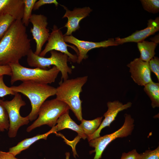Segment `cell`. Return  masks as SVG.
<instances>
[{
	"label": "cell",
	"instance_id": "cell-15",
	"mask_svg": "<svg viewBox=\"0 0 159 159\" xmlns=\"http://www.w3.org/2000/svg\"><path fill=\"white\" fill-rule=\"evenodd\" d=\"M147 25V27L145 29L136 31L129 36L122 38L117 37L115 39L118 45L126 42L138 43L144 41L146 38L159 30V17L155 19L148 20Z\"/></svg>",
	"mask_w": 159,
	"mask_h": 159
},
{
	"label": "cell",
	"instance_id": "cell-12",
	"mask_svg": "<svg viewBox=\"0 0 159 159\" xmlns=\"http://www.w3.org/2000/svg\"><path fill=\"white\" fill-rule=\"evenodd\" d=\"M129 68L131 77L138 85L144 86L153 81L148 62L144 61L140 58L135 59L127 64Z\"/></svg>",
	"mask_w": 159,
	"mask_h": 159
},
{
	"label": "cell",
	"instance_id": "cell-13",
	"mask_svg": "<svg viewBox=\"0 0 159 159\" xmlns=\"http://www.w3.org/2000/svg\"><path fill=\"white\" fill-rule=\"evenodd\" d=\"M132 103L128 102L123 104L118 100L107 102V111L104 114L105 117L97 130L92 135L87 138L88 141L90 140L100 137V133L102 129L107 126L110 127V125L115 120L118 113L124 110L130 108Z\"/></svg>",
	"mask_w": 159,
	"mask_h": 159
},
{
	"label": "cell",
	"instance_id": "cell-6",
	"mask_svg": "<svg viewBox=\"0 0 159 159\" xmlns=\"http://www.w3.org/2000/svg\"><path fill=\"white\" fill-rule=\"evenodd\" d=\"M50 52V57H44L36 54L31 49L27 56L26 61L28 65L45 69H47L51 65L55 66L61 72L62 80L68 79V74H71L72 72V69L67 64L69 60V57L67 55L55 50Z\"/></svg>",
	"mask_w": 159,
	"mask_h": 159
},
{
	"label": "cell",
	"instance_id": "cell-1",
	"mask_svg": "<svg viewBox=\"0 0 159 159\" xmlns=\"http://www.w3.org/2000/svg\"><path fill=\"white\" fill-rule=\"evenodd\" d=\"M31 49L26 26L21 20H15L0 40V65L19 63Z\"/></svg>",
	"mask_w": 159,
	"mask_h": 159
},
{
	"label": "cell",
	"instance_id": "cell-7",
	"mask_svg": "<svg viewBox=\"0 0 159 159\" xmlns=\"http://www.w3.org/2000/svg\"><path fill=\"white\" fill-rule=\"evenodd\" d=\"M13 98L10 100H2L1 104L7 112L9 122L8 135L10 138L15 137L19 128L27 125L30 120L28 115L21 116L20 113L21 108L26 105L21 95L15 93Z\"/></svg>",
	"mask_w": 159,
	"mask_h": 159
},
{
	"label": "cell",
	"instance_id": "cell-18",
	"mask_svg": "<svg viewBox=\"0 0 159 159\" xmlns=\"http://www.w3.org/2000/svg\"><path fill=\"white\" fill-rule=\"evenodd\" d=\"M57 124L55 126L57 132L65 129H69L76 132L80 138L85 140L87 138L80 126L77 124L71 118L69 115V111L59 117Z\"/></svg>",
	"mask_w": 159,
	"mask_h": 159
},
{
	"label": "cell",
	"instance_id": "cell-10",
	"mask_svg": "<svg viewBox=\"0 0 159 159\" xmlns=\"http://www.w3.org/2000/svg\"><path fill=\"white\" fill-rule=\"evenodd\" d=\"M29 22L33 25L30 32L36 43V50L34 53L39 55L43 46L47 41L50 35L49 29L47 28V18L44 15L34 14L32 15Z\"/></svg>",
	"mask_w": 159,
	"mask_h": 159
},
{
	"label": "cell",
	"instance_id": "cell-29",
	"mask_svg": "<svg viewBox=\"0 0 159 159\" xmlns=\"http://www.w3.org/2000/svg\"><path fill=\"white\" fill-rule=\"evenodd\" d=\"M54 4L56 6H57L59 3L56 0H39L35 3L33 10L34 11L39 9L42 6L47 4Z\"/></svg>",
	"mask_w": 159,
	"mask_h": 159
},
{
	"label": "cell",
	"instance_id": "cell-34",
	"mask_svg": "<svg viewBox=\"0 0 159 159\" xmlns=\"http://www.w3.org/2000/svg\"><path fill=\"white\" fill-rule=\"evenodd\" d=\"M66 159H69L70 154L69 152H66L65 153Z\"/></svg>",
	"mask_w": 159,
	"mask_h": 159
},
{
	"label": "cell",
	"instance_id": "cell-4",
	"mask_svg": "<svg viewBox=\"0 0 159 159\" xmlns=\"http://www.w3.org/2000/svg\"><path fill=\"white\" fill-rule=\"evenodd\" d=\"M8 65L11 69L10 83L13 85L18 81L22 82L33 81L48 84L54 82L59 70L55 66L49 69L39 68H28L22 66L19 63H9Z\"/></svg>",
	"mask_w": 159,
	"mask_h": 159
},
{
	"label": "cell",
	"instance_id": "cell-33",
	"mask_svg": "<svg viewBox=\"0 0 159 159\" xmlns=\"http://www.w3.org/2000/svg\"><path fill=\"white\" fill-rule=\"evenodd\" d=\"M152 42L154 43L158 44L159 43V35H157L154 36V37L150 39Z\"/></svg>",
	"mask_w": 159,
	"mask_h": 159
},
{
	"label": "cell",
	"instance_id": "cell-23",
	"mask_svg": "<svg viewBox=\"0 0 159 159\" xmlns=\"http://www.w3.org/2000/svg\"><path fill=\"white\" fill-rule=\"evenodd\" d=\"M15 20L7 14H0V40L8 30Z\"/></svg>",
	"mask_w": 159,
	"mask_h": 159
},
{
	"label": "cell",
	"instance_id": "cell-11",
	"mask_svg": "<svg viewBox=\"0 0 159 159\" xmlns=\"http://www.w3.org/2000/svg\"><path fill=\"white\" fill-rule=\"evenodd\" d=\"M64 39L66 43L72 44L76 47L78 52L77 62L78 64H80L83 59L88 58L87 52L91 49L118 45L113 38L99 42H94L79 39L72 35L66 36L64 34Z\"/></svg>",
	"mask_w": 159,
	"mask_h": 159
},
{
	"label": "cell",
	"instance_id": "cell-30",
	"mask_svg": "<svg viewBox=\"0 0 159 159\" xmlns=\"http://www.w3.org/2000/svg\"><path fill=\"white\" fill-rule=\"evenodd\" d=\"M140 157V154L134 149L127 153H123L120 159H139Z\"/></svg>",
	"mask_w": 159,
	"mask_h": 159
},
{
	"label": "cell",
	"instance_id": "cell-25",
	"mask_svg": "<svg viewBox=\"0 0 159 159\" xmlns=\"http://www.w3.org/2000/svg\"><path fill=\"white\" fill-rule=\"evenodd\" d=\"M144 9L148 12L155 14L159 11V0H141Z\"/></svg>",
	"mask_w": 159,
	"mask_h": 159
},
{
	"label": "cell",
	"instance_id": "cell-8",
	"mask_svg": "<svg viewBox=\"0 0 159 159\" xmlns=\"http://www.w3.org/2000/svg\"><path fill=\"white\" fill-rule=\"evenodd\" d=\"M125 121L122 126L118 130L111 134L100 136L89 141V145L95 148V155L93 159H100L107 146L117 138H122L130 135L134 128V120L130 115H124Z\"/></svg>",
	"mask_w": 159,
	"mask_h": 159
},
{
	"label": "cell",
	"instance_id": "cell-9",
	"mask_svg": "<svg viewBox=\"0 0 159 159\" xmlns=\"http://www.w3.org/2000/svg\"><path fill=\"white\" fill-rule=\"evenodd\" d=\"M47 41L39 56L44 57L48 52L55 50L67 55L69 60L73 62H77L78 54L77 49L66 43L64 40V35L56 25H53Z\"/></svg>",
	"mask_w": 159,
	"mask_h": 159
},
{
	"label": "cell",
	"instance_id": "cell-14",
	"mask_svg": "<svg viewBox=\"0 0 159 159\" xmlns=\"http://www.w3.org/2000/svg\"><path fill=\"white\" fill-rule=\"evenodd\" d=\"M66 12L62 18H67V21L64 27L67 28V31L64 34L66 36L72 35L73 32L78 30L80 28V23L84 18L89 16L92 9L89 6L82 8H74L72 10H69L63 6Z\"/></svg>",
	"mask_w": 159,
	"mask_h": 159
},
{
	"label": "cell",
	"instance_id": "cell-21",
	"mask_svg": "<svg viewBox=\"0 0 159 159\" xmlns=\"http://www.w3.org/2000/svg\"><path fill=\"white\" fill-rule=\"evenodd\" d=\"M102 117H99L92 120L82 119L80 125L87 138L93 135L98 129L102 120Z\"/></svg>",
	"mask_w": 159,
	"mask_h": 159
},
{
	"label": "cell",
	"instance_id": "cell-26",
	"mask_svg": "<svg viewBox=\"0 0 159 159\" xmlns=\"http://www.w3.org/2000/svg\"><path fill=\"white\" fill-rule=\"evenodd\" d=\"M139 159H159V146L154 150H148L140 154Z\"/></svg>",
	"mask_w": 159,
	"mask_h": 159
},
{
	"label": "cell",
	"instance_id": "cell-17",
	"mask_svg": "<svg viewBox=\"0 0 159 159\" xmlns=\"http://www.w3.org/2000/svg\"><path fill=\"white\" fill-rule=\"evenodd\" d=\"M57 132V127L55 125L45 133L38 134L32 138L24 139L19 143L16 146L10 148L9 152L16 156L22 151L28 148L37 141L42 139L46 140L49 135L52 133H56Z\"/></svg>",
	"mask_w": 159,
	"mask_h": 159
},
{
	"label": "cell",
	"instance_id": "cell-22",
	"mask_svg": "<svg viewBox=\"0 0 159 159\" xmlns=\"http://www.w3.org/2000/svg\"><path fill=\"white\" fill-rule=\"evenodd\" d=\"M24 9L23 16L21 21L26 26L29 25V20L32 16V11L34 6L37 0H23Z\"/></svg>",
	"mask_w": 159,
	"mask_h": 159
},
{
	"label": "cell",
	"instance_id": "cell-27",
	"mask_svg": "<svg viewBox=\"0 0 159 159\" xmlns=\"http://www.w3.org/2000/svg\"><path fill=\"white\" fill-rule=\"evenodd\" d=\"M15 92L6 86L4 81V76H0V97H3L8 95H14Z\"/></svg>",
	"mask_w": 159,
	"mask_h": 159
},
{
	"label": "cell",
	"instance_id": "cell-31",
	"mask_svg": "<svg viewBox=\"0 0 159 159\" xmlns=\"http://www.w3.org/2000/svg\"><path fill=\"white\" fill-rule=\"evenodd\" d=\"M11 69L9 65H0V76L4 75L11 76Z\"/></svg>",
	"mask_w": 159,
	"mask_h": 159
},
{
	"label": "cell",
	"instance_id": "cell-24",
	"mask_svg": "<svg viewBox=\"0 0 159 159\" xmlns=\"http://www.w3.org/2000/svg\"><path fill=\"white\" fill-rule=\"evenodd\" d=\"M2 100L0 99V132L8 130L9 122L6 110L1 104Z\"/></svg>",
	"mask_w": 159,
	"mask_h": 159
},
{
	"label": "cell",
	"instance_id": "cell-2",
	"mask_svg": "<svg viewBox=\"0 0 159 159\" xmlns=\"http://www.w3.org/2000/svg\"><path fill=\"white\" fill-rule=\"evenodd\" d=\"M87 80L88 76H85L62 80L56 88V98L67 104L80 121L83 118L80 94Z\"/></svg>",
	"mask_w": 159,
	"mask_h": 159
},
{
	"label": "cell",
	"instance_id": "cell-28",
	"mask_svg": "<svg viewBox=\"0 0 159 159\" xmlns=\"http://www.w3.org/2000/svg\"><path fill=\"white\" fill-rule=\"evenodd\" d=\"M149 68L151 71L153 72L156 76L159 81V58L154 57L148 62Z\"/></svg>",
	"mask_w": 159,
	"mask_h": 159
},
{
	"label": "cell",
	"instance_id": "cell-20",
	"mask_svg": "<svg viewBox=\"0 0 159 159\" xmlns=\"http://www.w3.org/2000/svg\"><path fill=\"white\" fill-rule=\"evenodd\" d=\"M144 90L150 98L153 108L159 107V83L152 81L144 86Z\"/></svg>",
	"mask_w": 159,
	"mask_h": 159
},
{
	"label": "cell",
	"instance_id": "cell-32",
	"mask_svg": "<svg viewBox=\"0 0 159 159\" xmlns=\"http://www.w3.org/2000/svg\"><path fill=\"white\" fill-rule=\"evenodd\" d=\"M0 159H20L17 158L13 154L9 152H5L0 150Z\"/></svg>",
	"mask_w": 159,
	"mask_h": 159
},
{
	"label": "cell",
	"instance_id": "cell-16",
	"mask_svg": "<svg viewBox=\"0 0 159 159\" xmlns=\"http://www.w3.org/2000/svg\"><path fill=\"white\" fill-rule=\"evenodd\" d=\"M24 6L23 0H0V14H7L15 20H21Z\"/></svg>",
	"mask_w": 159,
	"mask_h": 159
},
{
	"label": "cell",
	"instance_id": "cell-5",
	"mask_svg": "<svg viewBox=\"0 0 159 159\" xmlns=\"http://www.w3.org/2000/svg\"><path fill=\"white\" fill-rule=\"evenodd\" d=\"M69 109L67 104L56 98L45 101L40 107L37 118L27 128L26 131L30 132L45 125L53 127L59 117Z\"/></svg>",
	"mask_w": 159,
	"mask_h": 159
},
{
	"label": "cell",
	"instance_id": "cell-19",
	"mask_svg": "<svg viewBox=\"0 0 159 159\" xmlns=\"http://www.w3.org/2000/svg\"><path fill=\"white\" fill-rule=\"evenodd\" d=\"M157 44L154 42L143 41L137 43V46L140 55V58L143 61L148 62L155 54V49Z\"/></svg>",
	"mask_w": 159,
	"mask_h": 159
},
{
	"label": "cell",
	"instance_id": "cell-3",
	"mask_svg": "<svg viewBox=\"0 0 159 159\" xmlns=\"http://www.w3.org/2000/svg\"><path fill=\"white\" fill-rule=\"evenodd\" d=\"M10 87L15 92L23 94L30 101L32 109L28 116L31 121L37 118L40 107L46 100L56 92V89L53 87L31 81L22 82L19 85Z\"/></svg>",
	"mask_w": 159,
	"mask_h": 159
}]
</instances>
